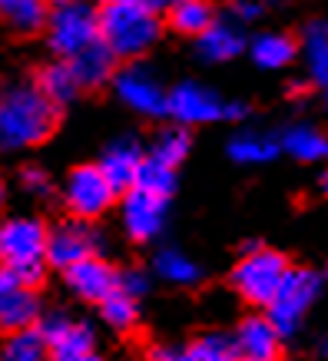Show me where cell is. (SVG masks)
<instances>
[{"label": "cell", "instance_id": "obj_1", "mask_svg": "<svg viewBox=\"0 0 328 361\" xmlns=\"http://www.w3.org/2000/svg\"><path fill=\"white\" fill-rule=\"evenodd\" d=\"M60 110L37 83L13 80L0 87V153H27L54 140Z\"/></svg>", "mask_w": 328, "mask_h": 361}, {"label": "cell", "instance_id": "obj_2", "mask_svg": "<svg viewBox=\"0 0 328 361\" xmlns=\"http://www.w3.org/2000/svg\"><path fill=\"white\" fill-rule=\"evenodd\" d=\"M99 37L120 60L142 56L159 37V17L140 4H103L99 7Z\"/></svg>", "mask_w": 328, "mask_h": 361}, {"label": "cell", "instance_id": "obj_3", "mask_svg": "<svg viewBox=\"0 0 328 361\" xmlns=\"http://www.w3.org/2000/svg\"><path fill=\"white\" fill-rule=\"evenodd\" d=\"M47 47L54 56L70 60L73 54H80L83 47H90L93 40H99V11L90 7L83 0H63L50 7L44 27Z\"/></svg>", "mask_w": 328, "mask_h": 361}, {"label": "cell", "instance_id": "obj_4", "mask_svg": "<svg viewBox=\"0 0 328 361\" xmlns=\"http://www.w3.org/2000/svg\"><path fill=\"white\" fill-rule=\"evenodd\" d=\"M116 186L109 183V176L103 173L99 163H83L73 166L66 176L63 189H60V202H63L66 216L73 219H87L97 222L113 202H116Z\"/></svg>", "mask_w": 328, "mask_h": 361}, {"label": "cell", "instance_id": "obj_5", "mask_svg": "<svg viewBox=\"0 0 328 361\" xmlns=\"http://www.w3.org/2000/svg\"><path fill=\"white\" fill-rule=\"evenodd\" d=\"M285 272H288L285 255H279L272 249H259V242H249V255L239 259V265L232 269V288L249 305L269 308V302L275 298L279 285H282Z\"/></svg>", "mask_w": 328, "mask_h": 361}, {"label": "cell", "instance_id": "obj_6", "mask_svg": "<svg viewBox=\"0 0 328 361\" xmlns=\"http://www.w3.org/2000/svg\"><path fill=\"white\" fill-rule=\"evenodd\" d=\"M47 229L37 216H0V265L20 269V265L47 262Z\"/></svg>", "mask_w": 328, "mask_h": 361}, {"label": "cell", "instance_id": "obj_7", "mask_svg": "<svg viewBox=\"0 0 328 361\" xmlns=\"http://www.w3.org/2000/svg\"><path fill=\"white\" fill-rule=\"evenodd\" d=\"M37 325L47 335L50 358H56V361H93L97 358V335H93V329H90L87 322L70 318L66 312L54 308V312H44Z\"/></svg>", "mask_w": 328, "mask_h": 361}, {"label": "cell", "instance_id": "obj_8", "mask_svg": "<svg viewBox=\"0 0 328 361\" xmlns=\"http://www.w3.org/2000/svg\"><path fill=\"white\" fill-rule=\"evenodd\" d=\"M318 288H322V282H318L315 272H308V269H288L282 279V285H279V292H275V298L269 302V318H272V325L282 335H288V331L296 329L298 322H302V315H305V308L312 305V298L318 295Z\"/></svg>", "mask_w": 328, "mask_h": 361}, {"label": "cell", "instance_id": "obj_9", "mask_svg": "<svg viewBox=\"0 0 328 361\" xmlns=\"http://www.w3.org/2000/svg\"><path fill=\"white\" fill-rule=\"evenodd\" d=\"M99 232L93 229V222L87 219H63L60 226L50 229V239H47V262L50 269L63 272L66 265L80 262L87 255H97L99 252Z\"/></svg>", "mask_w": 328, "mask_h": 361}, {"label": "cell", "instance_id": "obj_10", "mask_svg": "<svg viewBox=\"0 0 328 361\" xmlns=\"http://www.w3.org/2000/svg\"><path fill=\"white\" fill-rule=\"evenodd\" d=\"M60 275H63L66 288H70L77 298L90 302V305H99L109 292L120 288V272H116L107 259H99V252L80 259V262H73V265H66Z\"/></svg>", "mask_w": 328, "mask_h": 361}, {"label": "cell", "instance_id": "obj_11", "mask_svg": "<svg viewBox=\"0 0 328 361\" xmlns=\"http://www.w3.org/2000/svg\"><path fill=\"white\" fill-rule=\"evenodd\" d=\"M166 113H173L179 123H209L219 116H242V106H226L196 83H183L166 97Z\"/></svg>", "mask_w": 328, "mask_h": 361}, {"label": "cell", "instance_id": "obj_12", "mask_svg": "<svg viewBox=\"0 0 328 361\" xmlns=\"http://www.w3.org/2000/svg\"><path fill=\"white\" fill-rule=\"evenodd\" d=\"M163 212H166V199L150 192V189L133 186L123 192V226L130 232V239L136 242L153 239L159 226H163Z\"/></svg>", "mask_w": 328, "mask_h": 361}, {"label": "cell", "instance_id": "obj_13", "mask_svg": "<svg viewBox=\"0 0 328 361\" xmlns=\"http://www.w3.org/2000/svg\"><path fill=\"white\" fill-rule=\"evenodd\" d=\"M113 87H116L123 103L133 106L136 113H146V116H163L166 113V97H163V90H159V83L146 70H140V66L116 70Z\"/></svg>", "mask_w": 328, "mask_h": 361}, {"label": "cell", "instance_id": "obj_14", "mask_svg": "<svg viewBox=\"0 0 328 361\" xmlns=\"http://www.w3.org/2000/svg\"><path fill=\"white\" fill-rule=\"evenodd\" d=\"M116 60H120V56L113 54L107 47V40L99 37V40H93L90 47H83L80 54L70 56V66H73L83 93H90V90H99V87H107V83H113V77H116Z\"/></svg>", "mask_w": 328, "mask_h": 361}, {"label": "cell", "instance_id": "obj_15", "mask_svg": "<svg viewBox=\"0 0 328 361\" xmlns=\"http://www.w3.org/2000/svg\"><path fill=\"white\" fill-rule=\"evenodd\" d=\"M40 315H44V305H40L37 288L17 285V288H11L7 295L0 298V335L30 329V325L40 322Z\"/></svg>", "mask_w": 328, "mask_h": 361}, {"label": "cell", "instance_id": "obj_16", "mask_svg": "<svg viewBox=\"0 0 328 361\" xmlns=\"http://www.w3.org/2000/svg\"><path fill=\"white\" fill-rule=\"evenodd\" d=\"M50 4L47 0H0V23L17 37H37L44 33Z\"/></svg>", "mask_w": 328, "mask_h": 361}, {"label": "cell", "instance_id": "obj_17", "mask_svg": "<svg viewBox=\"0 0 328 361\" xmlns=\"http://www.w3.org/2000/svg\"><path fill=\"white\" fill-rule=\"evenodd\" d=\"M279 335L282 331L272 325V318L265 315H252L245 318L239 325V348H242V358H252V361H272L279 358Z\"/></svg>", "mask_w": 328, "mask_h": 361}, {"label": "cell", "instance_id": "obj_18", "mask_svg": "<svg viewBox=\"0 0 328 361\" xmlns=\"http://www.w3.org/2000/svg\"><path fill=\"white\" fill-rule=\"evenodd\" d=\"M33 83L44 90L56 106H66V103H73V99L83 93L77 73H73V66H70V60H63V56H56V60L40 66L37 77H33Z\"/></svg>", "mask_w": 328, "mask_h": 361}, {"label": "cell", "instance_id": "obj_19", "mask_svg": "<svg viewBox=\"0 0 328 361\" xmlns=\"http://www.w3.org/2000/svg\"><path fill=\"white\" fill-rule=\"evenodd\" d=\"M140 163H142L140 146H136V142H130V140L113 142L107 153H103V159H99L103 173L109 176V183L116 186V192H126V189L136 186V173H140Z\"/></svg>", "mask_w": 328, "mask_h": 361}, {"label": "cell", "instance_id": "obj_20", "mask_svg": "<svg viewBox=\"0 0 328 361\" xmlns=\"http://www.w3.org/2000/svg\"><path fill=\"white\" fill-rule=\"evenodd\" d=\"M47 355H50V345H47V335L40 331V325L11 331V335H4V345H0L4 361H44Z\"/></svg>", "mask_w": 328, "mask_h": 361}, {"label": "cell", "instance_id": "obj_21", "mask_svg": "<svg viewBox=\"0 0 328 361\" xmlns=\"http://www.w3.org/2000/svg\"><path fill=\"white\" fill-rule=\"evenodd\" d=\"M199 50L209 60H232L242 50V33H236L229 23H209L206 30L199 33Z\"/></svg>", "mask_w": 328, "mask_h": 361}, {"label": "cell", "instance_id": "obj_22", "mask_svg": "<svg viewBox=\"0 0 328 361\" xmlns=\"http://www.w3.org/2000/svg\"><path fill=\"white\" fill-rule=\"evenodd\" d=\"M169 23L176 33L199 37L212 23V7L206 0H176V4H169Z\"/></svg>", "mask_w": 328, "mask_h": 361}, {"label": "cell", "instance_id": "obj_23", "mask_svg": "<svg viewBox=\"0 0 328 361\" xmlns=\"http://www.w3.org/2000/svg\"><path fill=\"white\" fill-rule=\"evenodd\" d=\"M99 315L107 322L113 331H130L136 325V295H130L126 288H116V292H109L103 302H99Z\"/></svg>", "mask_w": 328, "mask_h": 361}, {"label": "cell", "instance_id": "obj_24", "mask_svg": "<svg viewBox=\"0 0 328 361\" xmlns=\"http://www.w3.org/2000/svg\"><path fill=\"white\" fill-rule=\"evenodd\" d=\"M136 186L150 189V192H156V196L169 199L176 189V173L173 166L163 163V159H156V156H142L140 163V173H136Z\"/></svg>", "mask_w": 328, "mask_h": 361}, {"label": "cell", "instance_id": "obj_25", "mask_svg": "<svg viewBox=\"0 0 328 361\" xmlns=\"http://www.w3.org/2000/svg\"><path fill=\"white\" fill-rule=\"evenodd\" d=\"M252 56H255L259 66H269V70L285 66V63H292V56H296V40L279 37V33H265V37H259L252 44Z\"/></svg>", "mask_w": 328, "mask_h": 361}, {"label": "cell", "instance_id": "obj_26", "mask_svg": "<svg viewBox=\"0 0 328 361\" xmlns=\"http://www.w3.org/2000/svg\"><path fill=\"white\" fill-rule=\"evenodd\" d=\"M285 149L305 163H315V159H325L328 156V136L325 133L312 130V126H298L285 136Z\"/></svg>", "mask_w": 328, "mask_h": 361}, {"label": "cell", "instance_id": "obj_27", "mask_svg": "<svg viewBox=\"0 0 328 361\" xmlns=\"http://www.w3.org/2000/svg\"><path fill=\"white\" fill-rule=\"evenodd\" d=\"M186 358H193V361H232V358H242V348H239V338L232 341V338H226V335H206V338H199L189 345Z\"/></svg>", "mask_w": 328, "mask_h": 361}, {"label": "cell", "instance_id": "obj_28", "mask_svg": "<svg viewBox=\"0 0 328 361\" xmlns=\"http://www.w3.org/2000/svg\"><path fill=\"white\" fill-rule=\"evenodd\" d=\"M17 186H20V192H27L30 199H50L54 196V176L47 173L44 166L27 163L17 169Z\"/></svg>", "mask_w": 328, "mask_h": 361}, {"label": "cell", "instance_id": "obj_29", "mask_svg": "<svg viewBox=\"0 0 328 361\" xmlns=\"http://www.w3.org/2000/svg\"><path fill=\"white\" fill-rule=\"evenodd\" d=\"M275 153H279V146L259 140V136H242L229 146V156L239 163H262V159H272Z\"/></svg>", "mask_w": 328, "mask_h": 361}, {"label": "cell", "instance_id": "obj_30", "mask_svg": "<svg viewBox=\"0 0 328 361\" xmlns=\"http://www.w3.org/2000/svg\"><path fill=\"white\" fill-rule=\"evenodd\" d=\"M186 153H189V133L186 130H166L150 156H156V159H163V163L176 166Z\"/></svg>", "mask_w": 328, "mask_h": 361}, {"label": "cell", "instance_id": "obj_31", "mask_svg": "<svg viewBox=\"0 0 328 361\" xmlns=\"http://www.w3.org/2000/svg\"><path fill=\"white\" fill-rule=\"evenodd\" d=\"M156 269H159L166 279H173V282H196L199 279V269L189 262V259H183L179 252H159Z\"/></svg>", "mask_w": 328, "mask_h": 361}, {"label": "cell", "instance_id": "obj_32", "mask_svg": "<svg viewBox=\"0 0 328 361\" xmlns=\"http://www.w3.org/2000/svg\"><path fill=\"white\" fill-rule=\"evenodd\" d=\"M308 54H312V73L322 87H328V33L325 30H312L308 37Z\"/></svg>", "mask_w": 328, "mask_h": 361}, {"label": "cell", "instance_id": "obj_33", "mask_svg": "<svg viewBox=\"0 0 328 361\" xmlns=\"http://www.w3.org/2000/svg\"><path fill=\"white\" fill-rule=\"evenodd\" d=\"M120 288H126L130 295H142V292H146V279H142L136 269H133V272H120Z\"/></svg>", "mask_w": 328, "mask_h": 361}, {"label": "cell", "instance_id": "obj_34", "mask_svg": "<svg viewBox=\"0 0 328 361\" xmlns=\"http://www.w3.org/2000/svg\"><path fill=\"white\" fill-rule=\"evenodd\" d=\"M99 4H140V7H150V11H159V7H169L176 0H99Z\"/></svg>", "mask_w": 328, "mask_h": 361}, {"label": "cell", "instance_id": "obj_35", "mask_svg": "<svg viewBox=\"0 0 328 361\" xmlns=\"http://www.w3.org/2000/svg\"><path fill=\"white\" fill-rule=\"evenodd\" d=\"M17 279H13V272L11 269H7V265H0V298L7 295V292H11V288H17Z\"/></svg>", "mask_w": 328, "mask_h": 361}, {"label": "cell", "instance_id": "obj_36", "mask_svg": "<svg viewBox=\"0 0 328 361\" xmlns=\"http://www.w3.org/2000/svg\"><path fill=\"white\" fill-rule=\"evenodd\" d=\"M7 192H11V189H7V179L0 176V212H4V206H7Z\"/></svg>", "mask_w": 328, "mask_h": 361}, {"label": "cell", "instance_id": "obj_37", "mask_svg": "<svg viewBox=\"0 0 328 361\" xmlns=\"http://www.w3.org/2000/svg\"><path fill=\"white\" fill-rule=\"evenodd\" d=\"M322 192H328V173L322 176Z\"/></svg>", "mask_w": 328, "mask_h": 361}, {"label": "cell", "instance_id": "obj_38", "mask_svg": "<svg viewBox=\"0 0 328 361\" xmlns=\"http://www.w3.org/2000/svg\"><path fill=\"white\" fill-rule=\"evenodd\" d=\"M47 4H50V7H54V4H63V0H47Z\"/></svg>", "mask_w": 328, "mask_h": 361}]
</instances>
